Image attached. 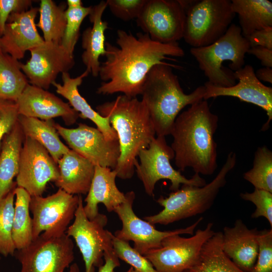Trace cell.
I'll use <instances>...</instances> for the list:
<instances>
[{
    "mask_svg": "<svg viewBox=\"0 0 272 272\" xmlns=\"http://www.w3.org/2000/svg\"><path fill=\"white\" fill-rule=\"evenodd\" d=\"M117 46L105 42L106 60L100 64L99 75L103 81L97 93L111 95L122 93L129 97L141 95L146 78L155 65L170 59L169 56L182 57L183 49L178 42L161 43L142 32L136 36L118 30Z\"/></svg>",
    "mask_w": 272,
    "mask_h": 272,
    "instance_id": "obj_1",
    "label": "cell"
},
{
    "mask_svg": "<svg viewBox=\"0 0 272 272\" xmlns=\"http://www.w3.org/2000/svg\"><path fill=\"white\" fill-rule=\"evenodd\" d=\"M219 117L202 100L180 113L173 125L171 147L179 171L187 168L195 173L211 175L217 167V144L214 134Z\"/></svg>",
    "mask_w": 272,
    "mask_h": 272,
    "instance_id": "obj_2",
    "label": "cell"
},
{
    "mask_svg": "<svg viewBox=\"0 0 272 272\" xmlns=\"http://www.w3.org/2000/svg\"><path fill=\"white\" fill-rule=\"evenodd\" d=\"M96 110L101 116L108 118L117 133L120 150L114 169L117 177L130 179L140 152L148 148L156 137L148 109L142 100L123 95L99 105Z\"/></svg>",
    "mask_w": 272,
    "mask_h": 272,
    "instance_id": "obj_3",
    "label": "cell"
},
{
    "mask_svg": "<svg viewBox=\"0 0 272 272\" xmlns=\"http://www.w3.org/2000/svg\"><path fill=\"white\" fill-rule=\"evenodd\" d=\"M172 67L178 66L166 62L154 65L148 74L142 92L153 123L157 136L170 135L177 116L186 106L203 100L204 86L191 93L184 92Z\"/></svg>",
    "mask_w": 272,
    "mask_h": 272,
    "instance_id": "obj_4",
    "label": "cell"
},
{
    "mask_svg": "<svg viewBox=\"0 0 272 272\" xmlns=\"http://www.w3.org/2000/svg\"><path fill=\"white\" fill-rule=\"evenodd\" d=\"M236 163V154L231 152L211 182L201 187L182 184L181 188L172 191L168 196H161L157 202L163 209L156 215L144 217V220L153 225H167L206 212L213 205L220 189L226 185L227 175Z\"/></svg>",
    "mask_w": 272,
    "mask_h": 272,
    "instance_id": "obj_5",
    "label": "cell"
},
{
    "mask_svg": "<svg viewBox=\"0 0 272 272\" xmlns=\"http://www.w3.org/2000/svg\"><path fill=\"white\" fill-rule=\"evenodd\" d=\"M249 48L240 27L232 24L225 34L213 43L191 47L190 51L209 82L216 86L229 87L236 83L234 72L244 65L245 55Z\"/></svg>",
    "mask_w": 272,
    "mask_h": 272,
    "instance_id": "obj_6",
    "label": "cell"
},
{
    "mask_svg": "<svg viewBox=\"0 0 272 272\" xmlns=\"http://www.w3.org/2000/svg\"><path fill=\"white\" fill-rule=\"evenodd\" d=\"M185 13L183 38L192 47L206 46L219 39L236 15L230 0H196Z\"/></svg>",
    "mask_w": 272,
    "mask_h": 272,
    "instance_id": "obj_7",
    "label": "cell"
},
{
    "mask_svg": "<svg viewBox=\"0 0 272 272\" xmlns=\"http://www.w3.org/2000/svg\"><path fill=\"white\" fill-rule=\"evenodd\" d=\"M174 156L173 150L163 136H157L148 148L140 152L138 155L140 163L136 161L134 169L147 194L154 196L155 185L161 179L170 181L169 189L172 191L179 189L181 184L198 187L207 184L198 174L194 173L188 179L174 169L170 161L174 158Z\"/></svg>",
    "mask_w": 272,
    "mask_h": 272,
    "instance_id": "obj_8",
    "label": "cell"
},
{
    "mask_svg": "<svg viewBox=\"0 0 272 272\" xmlns=\"http://www.w3.org/2000/svg\"><path fill=\"white\" fill-rule=\"evenodd\" d=\"M74 218L65 233L74 239L85 262V272H95V267H99L104 263V254L114 251L113 234L105 229L107 217L99 213L94 219L89 220L84 210L82 196L79 195Z\"/></svg>",
    "mask_w": 272,
    "mask_h": 272,
    "instance_id": "obj_9",
    "label": "cell"
},
{
    "mask_svg": "<svg viewBox=\"0 0 272 272\" xmlns=\"http://www.w3.org/2000/svg\"><path fill=\"white\" fill-rule=\"evenodd\" d=\"M213 224L198 229L192 236L185 238L174 235L165 238L161 246L149 250L144 256L158 272H185L197 261L205 243L215 233Z\"/></svg>",
    "mask_w": 272,
    "mask_h": 272,
    "instance_id": "obj_10",
    "label": "cell"
},
{
    "mask_svg": "<svg viewBox=\"0 0 272 272\" xmlns=\"http://www.w3.org/2000/svg\"><path fill=\"white\" fill-rule=\"evenodd\" d=\"M74 248L66 233L53 237L41 233L14 255L21 264L20 272H63L74 260Z\"/></svg>",
    "mask_w": 272,
    "mask_h": 272,
    "instance_id": "obj_11",
    "label": "cell"
},
{
    "mask_svg": "<svg viewBox=\"0 0 272 272\" xmlns=\"http://www.w3.org/2000/svg\"><path fill=\"white\" fill-rule=\"evenodd\" d=\"M79 201V195L68 193L61 188L46 197L31 196L29 208L32 215L33 240L42 232L50 237L65 234Z\"/></svg>",
    "mask_w": 272,
    "mask_h": 272,
    "instance_id": "obj_12",
    "label": "cell"
},
{
    "mask_svg": "<svg viewBox=\"0 0 272 272\" xmlns=\"http://www.w3.org/2000/svg\"><path fill=\"white\" fill-rule=\"evenodd\" d=\"M125 195V200L114 211L122 224L121 229L115 231L114 235L122 241H133V248L143 255L150 250L159 247L162 241L167 237L176 234L192 235L195 229L203 219L200 218L186 228L172 231H159L153 225L139 218L133 212L132 206L135 197L134 191H128Z\"/></svg>",
    "mask_w": 272,
    "mask_h": 272,
    "instance_id": "obj_13",
    "label": "cell"
},
{
    "mask_svg": "<svg viewBox=\"0 0 272 272\" xmlns=\"http://www.w3.org/2000/svg\"><path fill=\"white\" fill-rule=\"evenodd\" d=\"M185 13L178 0H147L138 26L153 41L177 42L183 38Z\"/></svg>",
    "mask_w": 272,
    "mask_h": 272,
    "instance_id": "obj_14",
    "label": "cell"
},
{
    "mask_svg": "<svg viewBox=\"0 0 272 272\" xmlns=\"http://www.w3.org/2000/svg\"><path fill=\"white\" fill-rule=\"evenodd\" d=\"M54 126L71 150L95 166L114 169L120 154L118 140H108L97 128L82 123L75 128H66L54 122Z\"/></svg>",
    "mask_w": 272,
    "mask_h": 272,
    "instance_id": "obj_15",
    "label": "cell"
},
{
    "mask_svg": "<svg viewBox=\"0 0 272 272\" xmlns=\"http://www.w3.org/2000/svg\"><path fill=\"white\" fill-rule=\"evenodd\" d=\"M59 175L58 166L46 149L25 137L16 176L17 187L25 189L31 196H42L47 183L56 181Z\"/></svg>",
    "mask_w": 272,
    "mask_h": 272,
    "instance_id": "obj_16",
    "label": "cell"
},
{
    "mask_svg": "<svg viewBox=\"0 0 272 272\" xmlns=\"http://www.w3.org/2000/svg\"><path fill=\"white\" fill-rule=\"evenodd\" d=\"M31 57L22 71L31 85L47 90L59 73L68 72L75 65L71 55L60 44L45 42L29 50Z\"/></svg>",
    "mask_w": 272,
    "mask_h": 272,
    "instance_id": "obj_17",
    "label": "cell"
},
{
    "mask_svg": "<svg viewBox=\"0 0 272 272\" xmlns=\"http://www.w3.org/2000/svg\"><path fill=\"white\" fill-rule=\"evenodd\" d=\"M234 76L238 82L229 87L216 86L206 82L203 85L205 92L203 100L219 96H230L254 104L266 113L268 119L261 130H267L272 119V88L264 85L256 78L253 67L249 64L234 72Z\"/></svg>",
    "mask_w": 272,
    "mask_h": 272,
    "instance_id": "obj_18",
    "label": "cell"
},
{
    "mask_svg": "<svg viewBox=\"0 0 272 272\" xmlns=\"http://www.w3.org/2000/svg\"><path fill=\"white\" fill-rule=\"evenodd\" d=\"M19 115L42 120L60 117L67 125L75 123L79 113L69 103L42 88L28 84L16 101Z\"/></svg>",
    "mask_w": 272,
    "mask_h": 272,
    "instance_id": "obj_19",
    "label": "cell"
},
{
    "mask_svg": "<svg viewBox=\"0 0 272 272\" xmlns=\"http://www.w3.org/2000/svg\"><path fill=\"white\" fill-rule=\"evenodd\" d=\"M38 12L39 8L35 7L10 15L0 37V46L3 53L18 60L24 57L26 51L44 42L35 23Z\"/></svg>",
    "mask_w": 272,
    "mask_h": 272,
    "instance_id": "obj_20",
    "label": "cell"
},
{
    "mask_svg": "<svg viewBox=\"0 0 272 272\" xmlns=\"http://www.w3.org/2000/svg\"><path fill=\"white\" fill-rule=\"evenodd\" d=\"M256 228L249 229L240 219L233 227H225L222 246L226 254L241 269L251 272L256 262L258 251Z\"/></svg>",
    "mask_w": 272,
    "mask_h": 272,
    "instance_id": "obj_21",
    "label": "cell"
},
{
    "mask_svg": "<svg viewBox=\"0 0 272 272\" xmlns=\"http://www.w3.org/2000/svg\"><path fill=\"white\" fill-rule=\"evenodd\" d=\"M116 172L109 167L96 165L93 178L84 201V210L89 220L94 219L99 213L98 205L103 203L109 212L125 200V193L117 188Z\"/></svg>",
    "mask_w": 272,
    "mask_h": 272,
    "instance_id": "obj_22",
    "label": "cell"
},
{
    "mask_svg": "<svg viewBox=\"0 0 272 272\" xmlns=\"http://www.w3.org/2000/svg\"><path fill=\"white\" fill-rule=\"evenodd\" d=\"M59 177L55 184L68 193L87 194L93 178L95 165L72 150L58 161Z\"/></svg>",
    "mask_w": 272,
    "mask_h": 272,
    "instance_id": "obj_23",
    "label": "cell"
},
{
    "mask_svg": "<svg viewBox=\"0 0 272 272\" xmlns=\"http://www.w3.org/2000/svg\"><path fill=\"white\" fill-rule=\"evenodd\" d=\"M89 74L86 70L80 76L72 78L68 72H64L61 74L62 85L56 82L52 85L55 87L56 93L67 99L71 106L79 113V117L92 121L107 140H118L117 133L111 126L108 118L101 116L94 110L79 91V86Z\"/></svg>",
    "mask_w": 272,
    "mask_h": 272,
    "instance_id": "obj_24",
    "label": "cell"
},
{
    "mask_svg": "<svg viewBox=\"0 0 272 272\" xmlns=\"http://www.w3.org/2000/svg\"><path fill=\"white\" fill-rule=\"evenodd\" d=\"M107 7L106 2L103 1L92 7L89 15L92 26L85 29L82 34V46L84 51L82 59L86 70L94 77L99 75L100 57L105 56L106 53L105 32L108 29V23L103 21L102 17Z\"/></svg>",
    "mask_w": 272,
    "mask_h": 272,
    "instance_id": "obj_25",
    "label": "cell"
},
{
    "mask_svg": "<svg viewBox=\"0 0 272 272\" xmlns=\"http://www.w3.org/2000/svg\"><path fill=\"white\" fill-rule=\"evenodd\" d=\"M23 133L18 122L3 139L0 153V199L16 187Z\"/></svg>",
    "mask_w": 272,
    "mask_h": 272,
    "instance_id": "obj_26",
    "label": "cell"
},
{
    "mask_svg": "<svg viewBox=\"0 0 272 272\" xmlns=\"http://www.w3.org/2000/svg\"><path fill=\"white\" fill-rule=\"evenodd\" d=\"M18 122L25 137L31 138L42 146L56 164L70 150L60 140L52 120H42L19 115Z\"/></svg>",
    "mask_w": 272,
    "mask_h": 272,
    "instance_id": "obj_27",
    "label": "cell"
},
{
    "mask_svg": "<svg viewBox=\"0 0 272 272\" xmlns=\"http://www.w3.org/2000/svg\"><path fill=\"white\" fill-rule=\"evenodd\" d=\"M231 8L239 20L242 35L272 27V3L267 0H232Z\"/></svg>",
    "mask_w": 272,
    "mask_h": 272,
    "instance_id": "obj_28",
    "label": "cell"
},
{
    "mask_svg": "<svg viewBox=\"0 0 272 272\" xmlns=\"http://www.w3.org/2000/svg\"><path fill=\"white\" fill-rule=\"evenodd\" d=\"M223 232H217L203 245L195 264L185 272H245L226 254Z\"/></svg>",
    "mask_w": 272,
    "mask_h": 272,
    "instance_id": "obj_29",
    "label": "cell"
},
{
    "mask_svg": "<svg viewBox=\"0 0 272 272\" xmlns=\"http://www.w3.org/2000/svg\"><path fill=\"white\" fill-rule=\"evenodd\" d=\"M16 199L12 228V238L17 250L28 246L33 240L32 218L30 215L31 196L24 188L14 189Z\"/></svg>",
    "mask_w": 272,
    "mask_h": 272,
    "instance_id": "obj_30",
    "label": "cell"
},
{
    "mask_svg": "<svg viewBox=\"0 0 272 272\" xmlns=\"http://www.w3.org/2000/svg\"><path fill=\"white\" fill-rule=\"evenodd\" d=\"M21 63L8 54L0 53V99L16 102L29 84Z\"/></svg>",
    "mask_w": 272,
    "mask_h": 272,
    "instance_id": "obj_31",
    "label": "cell"
},
{
    "mask_svg": "<svg viewBox=\"0 0 272 272\" xmlns=\"http://www.w3.org/2000/svg\"><path fill=\"white\" fill-rule=\"evenodd\" d=\"M66 7L65 3L57 6L51 0L40 1L39 21L36 25L42 31L45 42L60 44L66 24Z\"/></svg>",
    "mask_w": 272,
    "mask_h": 272,
    "instance_id": "obj_32",
    "label": "cell"
},
{
    "mask_svg": "<svg viewBox=\"0 0 272 272\" xmlns=\"http://www.w3.org/2000/svg\"><path fill=\"white\" fill-rule=\"evenodd\" d=\"M243 178L254 188L272 192V152L266 146L257 148L251 169L244 173Z\"/></svg>",
    "mask_w": 272,
    "mask_h": 272,
    "instance_id": "obj_33",
    "label": "cell"
},
{
    "mask_svg": "<svg viewBox=\"0 0 272 272\" xmlns=\"http://www.w3.org/2000/svg\"><path fill=\"white\" fill-rule=\"evenodd\" d=\"M15 187L0 199V254L5 257L14 255L16 250L12 238Z\"/></svg>",
    "mask_w": 272,
    "mask_h": 272,
    "instance_id": "obj_34",
    "label": "cell"
},
{
    "mask_svg": "<svg viewBox=\"0 0 272 272\" xmlns=\"http://www.w3.org/2000/svg\"><path fill=\"white\" fill-rule=\"evenodd\" d=\"M92 7L69 9L65 11L66 24L60 45L72 56L80 35L81 25L92 11Z\"/></svg>",
    "mask_w": 272,
    "mask_h": 272,
    "instance_id": "obj_35",
    "label": "cell"
},
{
    "mask_svg": "<svg viewBox=\"0 0 272 272\" xmlns=\"http://www.w3.org/2000/svg\"><path fill=\"white\" fill-rule=\"evenodd\" d=\"M112 244L118 258L130 265L137 272H158L144 255L130 246L129 242L121 240L113 234Z\"/></svg>",
    "mask_w": 272,
    "mask_h": 272,
    "instance_id": "obj_36",
    "label": "cell"
},
{
    "mask_svg": "<svg viewBox=\"0 0 272 272\" xmlns=\"http://www.w3.org/2000/svg\"><path fill=\"white\" fill-rule=\"evenodd\" d=\"M240 197L246 201L252 202L256 206L255 211L252 214L251 218L262 217L268 221L272 226V192L268 191L254 188L252 192L240 194Z\"/></svg>",
    "mask_w": 272,
    "mask_h": 272,
    "instance_id": "obj_37",
    "label": "cell"
},
{
    "mask_svg": "<svg viewBox=\"0 0 272 272\" xmlns=\"http://www.w3.org/2000/svg\"><path fill=\"white\" fill-rule=\"evenodd\" d=\"M257 259L251 272H272V229L259 231Z\"/></svg>",
    "mask_w": 272,
    "mask_h": 272,
    "instance_id": "obj_38",
    "label": "cell"
},
{
    "mask_svg": "<svg viewBox=\"0 0 272 272\" xmlns=\"http://www.w3.org/2000/svg\"><path fill=\"white\" fill-rule=\"evenodd\" d=\"M106 2L115 17L128 21L138 18L147 0H107Z\"/></svg>",
    "mask_w": 272,
    "mask_h": 272,
    "instance_id": "obj_39",
    "label": "cell"
},
{
    "mask_svg": "<svg viewBox=\"0 0 272 272\" xmlns=\"http://www.w3.org/2000/svg\"><path fill=\"white\" fill-rule=\"evenodd\" d=\"M19 115L16 102L0 99V147L2 140L18 122Z\"/></svg>",
    "mask_w": 272,
    "mask_h": 272,
    "instance_id": "obj_40",
    "label": "cell"
},
{
    "mask_svg": "<svg viewBox=\"0 0 272 272\" xmlns=\"http://www.w3.org/2000/svg\"><path fill=\"white\" fill-rule=\"evenodd\" d=\"M31 4L32 1L30 0H0V36L4 32L10 15L26 11Z\"/></svg>",
    "mask_w": 272,
    "mask_h": 272,
    "instance_id": "obj_41",
    "label": "cell"
},
{
    "mask_svg": "<svg viewBox=\"0 0 272 272\" xmlns=\"http://www.w3.org/2000/svg\"><path fill=\"white\" fill-rule=\"evenodd\" d=\"M246 38L250 47L262 46L272 50V27L255 31Z\"/></svg>",
    "mask_w": 272,
    "mask_h": 272,
    "instance_id": "obj_42",
    "label": "cell"
},
{
    "mask_svg": "<svg viewBox=\"0 0 272 272\" xmlns=\"http://www.w3.org/2000/svg\"><path fill=\"white\" fill-rule=\"evenodd\" d=\"M247 53L253 55L260 60L263 67H272V50L262 46L250 47Z\"/></svg>",
    "mask_w": 272,
    "mask_h": 272,
    "instance_id": "obj_43",
    "label": "cell"
},
{
    "mask_svg": "<svg viewBox=\"0 0 272 272\" xmlns=\"http://www.w3.org/2000/svg\"><path fill=\"white\" fill-rule=\"evenodd\" d=\"M104 263L100 266L98 272H114V269L120 265L119 258L115 252L104 254Z\"/></svg>",
    "mask_w": 272,
    "mask_h": 272,
    "instance_id": "obj_44",
    "label": "cell"
},
{
    "mask_svg": "<svg viewBox=\"0 0 272 272\" xmlns=\"http://www.w3.org/2000/svg\"><path fill=\"white\" fill-rule=\"evenodd\" d=\"M256 78L259 80L272 84V69L263 67L257 70L255 73Z\"/></svg>",
    "mask_w": 272,
    "mask_h": 272,
    "instance_id": "obj_45",
    "label": "cell"
},
{
    "mask_svg": "<svg viewBox=\"0 0 272 272\" xmlns=\"http://www.w3.org/2000/svg\"><path fill=\"white\" fill-rule=\"evenodd\" d=\"M66 5L69 9H76L83 6L81 0H67Z\"/></svg>",
    "mask_w": 272,
    "mask_h": 272,
    "instance_id": "obj_46",
    "label": "cell"
},
{
    "mask_svg": "<svg viewBox=\"0 0 272 272\" xmlns=\"http://www.w3.org/2000/svg\"><path fill=\"white\" fill-rule=\"evenodd\" d=\"M68 272H80L79 267L77 263H74L70 266Z\"/></svg>",
    "mask_w": 272,
    "mask_h": 272,
    "instance_id": "obj_47",
    "label": "cell"
},
{
    "mask_svg": "<svg viewBox=\"0 0 272 272\" xmlns=\"http://www.w3.org/2000/svg\"><path fill=\"white\" fill-rule=\"evenodd\" d=\"M125 272H137L132 267H130L127 271Z\"/></svg>",
    "mask_w": 272,
    "mask_h": 272,
    "instance_id": "obj_48",
    "label": "cell"
},
{
    "mask_svg": "<svg viewBox=\"0 0 272 272\" xmlns=\"http://www.w3.org/2000/svg\"><path fill=\"white\" fill-rule=\"evenodd\" d=\"M2 50H1V46H0V53L2 52Z\"/></svg>",
    "mask_w": 272,
    "mask_h": 272,
    "instance_id": "obj_49",
    "label": "cell"
},
{
    "mask_svg": "<svg viewBox=\"0 0 272 272\" xmlns=\"http://www.w3.org/2000/svg\"><path fill=\"white\" fill-rule=\"evenodd\" d=\"M0 260H1V256H0Z\"/></svg>",
    "mask_w": 272,
    "mask_h": 272,
    "instance_id": "obj_50",
    "label": "cell"
}]
</instances>
